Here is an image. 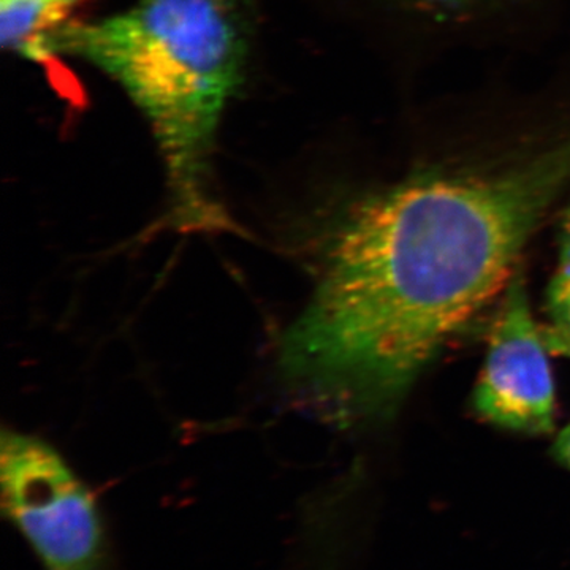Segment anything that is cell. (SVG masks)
I'll use <instances>...</instances> for the list:
<instances>
[{"label": "cell", "instance_id": "obj_1", "mask_svg": "<svg viewBox=\"0 0 570 570\" xmlns=\"http://www.w3.org/2000/svg\"><path fill=\"white\" fill-rule=\"evenodd\" d=\"M570 183V140L504 174L430 176L348 209L316 288L284 333L283 377L341 426L387 419L420 374L515 276Z\"/></svg>", "mask_w": 570, "mask_h": 570}, {"label": "cell", "instance_id": "obj_2", "mask_svg": "<svg viewBox=\"0 0 570 570\" xmlns=\"http://www.w3.org/2000/svg\"><path fill=\"white\" fill-rule=\"evenodd\" d=\"M66 56L115 82L148 124L178 230L236 228L214 195V154L249 56L246 0H135L55 33Z\"/></svg>", "mask_w": 570, "mask_h": 570}, {"label": "cell", "instance_id": "obj_3", "mask_svg": "<svg viewBox=\"0 0 570 570\" xmlns=\"http://www.w3.org/2000/svg\"><path fill=\"white\" fill-rule=\"evenodd\" d=\"M2 508L43 570H107L108 543L96 499L47 442L3 430Z\"/></svg>", "mask_w": 570, "mask_h": 570}, {"label": "cell", "instance_id": "obj_4", "mask_svg": "<svg viewBox=\"0 0 570 570\" xmlns=\"http://www.w3.org/2000/svg\"><path fill=\"white\" fill-rule=\"evenodd\" d=\"M549 354L542 326L532 317L523 277L515 273L491 326L474 390L480 417L517 433H550L557 400Z\"/></svg>", "mask_w": 570, "mask_h": 570}, {"label": "cell", "instance_id": "obj_5", "mask_svg": "<svg viewBox=\"0 0 570 570\" xmlns=\"http://www.w3.org/2000/svg\"><path fill=\"white\" fill-rule=\"evenodd\" d=\"M85 0H0V41L7 51L48 62L52 37Z\"/></svg>", "mask_w": 570, "mask_h": 570}, {"label": "cell", "instance_id": "obj_6", "mask_svg": "<svg viewBox=\"0 0 570 570\" xmlns=\"http://www.w3.org/2000/svg\"><path fill=\"white\" fill-rule=\"evenodd\" d=\"M543 337L550 354L570 356V262H560L547 292Z\"/></svg>", "mask_w": 570, "mask_h": 570}, {"label": "cell", "instance_id": "obj_7", "mask_svg": "<svg viewBox=\"0 0 570 570\" xmlns=\"http://www.w3.org/2000/svg\"><path fill=\"white\" fill-rule=\"evenodd\" d=\"M554 455L558 461L570 471V423L561 431L554 444Z\"/></svg>", "mask_w": 570, "mask_h": 570}, {"label": "cell", "instance_id": "obj_8", "mask_svg": "<svg viewBox=\"0 0 570 570\" xmlns=\"http://www.w3.org/2000/svg\"><path fill=\"white\" fill-rule=\"evenodd\" d=\"M560 262H570V206L562 224Z\"/></svg>", "mask_w": 570, "mask_h": 570}]
</instances>
